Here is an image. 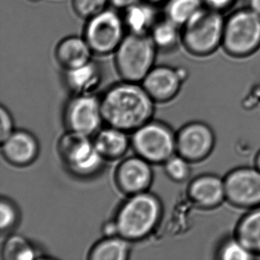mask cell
Here are the masks:
<instances>
[{
    "label": "cell",
    "instance_id": "cell-1",
    "mask_svg": "<svg viewBox=\"0 0 260 260\" xmlns=\"http://www.w3.org/2000/svg\"><path fill=\"white\" fill-rule=\"evenodd\" d=\"M100 100L104 122L126 133L150 121L154 112L155 102L141 83L122 80L108 89Z\"/></svg>",
    "mask_w": 260,
    "mask_h": 260
},
{
    "label": "cell",
    "instance_id": "cell-2",
    "mask_svg": "<svg viewBox=\"0 0 260 260\" xmlns=\"http://www.w3.org/2000/svg\"><path fill=\"white\" fill-rule=\"evenodd\" d=\"M162 206L150 193L131 196L120 207L115 222L118 236L128 241H138L149 235L160 220Z\"/></svg>",
    "mask_w": 260,
    "mask_h": 260
},
{
    "label": "cell",
    "instance_id": "cell-3",
    "mask_svg": "<svg viewBox=\"0 0 260 260\" xmlns=\"http://www.w3.org/2000/svg\"><path fill=\"white\" fill-rule=\"evenodd\" d=\"M223 13L204 7L181 27L182 44L189 54L206 57L222 47Z\"/></svg>",
    "mask_w": 260,
    "mask_h": 260
},
{
    "label": "cell",
    "instance_id": "cell-4",
    "mask_svg": "<svg viewBox=\"0 0 260 260\" xmlns=\"http://www.w3.org/2000/svg\"><path fill=\"white\" fill-rule=\"evenodd\" d=\"M157 52L150 35L127 33L115 52L117 73L124 81L141 83L154 68Z\"/></svg>",
    "mask_w": 260,
    "mask_h": 260
},
{
    "label": "cell",
    "instance_id": "cell-5",
    "mask_svg": "<svg viewBox=\"0 0 260 260\" xmlns=\"http://www.w3.org/2000/svg\"><path fill=\"white\" fill-rule=\"evenodd\" d=\"M231 57L243 58L260 48V16L249 7L239 9L225 19L222 47Z\"/></svg>",
    "mask_w": 260,
    "mask_h": 260
},
{
    "label": "cell",
    "instance_id": "cell-6",
    "mask_svg": "<svg viewBox=\"0 0 260 260\" xmlns=\"http://www.w3.org/2000/svg\"><path fill=\"white\" fill-rule=\"evenodd\" d=\"M127 34L123 16L107 8L86 20L83 36L93 54L107 56L115 54Z\"/></svg>",
    "mask_w": 260,
    "mask_h": 260
},
{
    "label": "cell",
    "instance_id": "cell-7",
    "mask_svg": "<svg viewBox=\"0 0 260 260\" xmlns=\"http://www.w3.org/2000/svg\"><path fill=\"white\" fill-rule=\"evenodd\" d=\"M60 158L74 176L89 178L103 168L105 159L95 148L90 137L68 132L58 144Z\"/></svg>",
    "mask_w": 260,
    "mask_h": 260
},
{
    "label": "cell",
    "instance_id": "cell-8",
    "mask_svg": "<svg viewBox=\"0 0 260 260\" xmlns=\"http://www.w3.org/2000/svg\"><path fill=\"white\" fill-rule=\"evenodd\" d=\"M133 133L134 150L150 164H164L175 154L176 137L165 124L149 121Z\"/></svg>",
    "mask_w": 260,
    "mask_h": 260
},
{
    "label": "cell",
    "instance_id": "cell-9",
    "mask_svg": "<svg viewBox=\"0 0 260 260\" xmlns=\"http://www.w3.org/2000/svg\"><path fill=\"white\" fill-rule=\"evenodd\" d=\"M64 121L68 132L91 137L101 129V100L93 94L75 95L67 105Z\"/></svg>",
    "mask_w": 260,
    "mask_h": 260
},
{
    "label": "cell",
    "instance_id": "cell-10",
    "mask_svg": "<svg viewBox=\"0 0 260 260\" xmlns=\"http://www.w3.org/2000/svg\"><path fill=\"white\" fill-rule=\"evenodd\" d=\"M224 182L226 199L241 208H256L260 205V171L243 167L226 175Z\"/></svg>",
    "mask_w": 260,
    "mask_h": 260
},
{
    "label": "cell",
    "instance_id": "cell-11",
    "mask_svg": "<svg viewBox=\"0 0 260 260\" xmlns=\"http://www.w3.org/2000/svg\"><path fill=\"white\" fill-rule=\"evenodd\" d=\"M176 144L178 154L189 162H197L206 158L214 148V133L203 123H190L178 132Z\"/></svg>",
    "mask_w": 260,
    "mask_h": 260
},
{
    "label": "cell",
    "instance_id": "cell-12",
    "mask_svg": "<svg viewBox=\"0 0 260 260\" xmlns=\"http://www.w3.org/2000/svg\"><path fill=\"white\" fill-rule=\"evenodd\" d=\"M185 73L173 67L155 65L141 85L155 103H167L179 93L186 77Z\"/></svg>",
    "mask_w": 260,
    "mask_h": 260
},
{
    "label": "cell",
    "instance_id": "cell-13",
    "mask_svg": "<svg viewBox=\"0 0 260 260\" xmlns=\"http://www.w3.org/2000/svg\"><path fill=\"white\" fill-rule=\"evenodd\" d=\"M115 177L120 191L131 196L147 191L153 181V171L150 162L137 155L119 164Z\"/></svg>",
    "mask_w": 260,
    "mask_h": 260
},
{
    "label": "cell",
    "instance_id": "cell-14",
    "mask_svg": "<svg viewBox=\"0 0 260 260\" xmlns=\"http://www.w3.org/2000/svg\"><path fill=\"white\" fill-rule=\"evenodd\" d=\"M1 144L3 156L9 164L16 167H27L39 156L37 139L25 131H14Z\"/></svg>",
    "mask_w": 260,
    "mask_h": 260
},
{
    "label": "cell",
    "instance_id": "cell-15",
    "mask_svg": "<svg viewBox=\"0 0 260 260\" xmlns=\"http://www.w3.org/2000/svg\"><path fill=\"white\" fill-rule=\"evenodd\" d=\"M188 196L198 206L211 208L225 199L224 182L214 175H203L194 179L188 186Z\"/></svg>",
    "mask_w": 260,
    "mask_h": 260
},
{
    "label": "cell",
    "instance_id": "cell-16",
    "mask_svg": "<svg viewBox=\"0 0 260 260\" xmlns=\"http://www.w3.org/2000/svg\"><path fill=\"white\" fill-rule=\"evenodd\" d=\"M103 79V69L93 60L78 68L63 71V82L74 95L93 93L100 87Z\"/></svg>",
    "mask_w": 260,
    "mask_h": 260
},
{
    "label": "cell",
    "instance_id": "cell-17",
    "mask_svg": "<svg viewBox=\"0 0 260 260\" xmlns=\"http://www.w3.org/2000/svg\"><path fill=\"white\" fill-rule=\"evenodd\" d=\"M92 53L83 36H71L60 41L54 51L58 64L64 70L74 69L92 60Z\"/></svg>",
    "mask_w": 260,
    "mask_h": 260
},
{
    "label": "cell",
    "instance_id": "cell-18",
    "mask_svg": "<svg viewBox=\"0 0 260 260\" xmlns=\"http://www.w3.org/2000/svg\"><path fill=\"white\" fill-rule=\"evenodd\" d=\"M122 16L127 33L140 36L150 35L161 19L158 7L144 0L124 10Z\"/></svg>",
    "mask_w": 260,
    "mask_h": 260
},
{
    "label": "cell",
    "instance_id": "cell-19",
    "mask_svg": "<svg viewBox=\"0 0 260 260\" xmlns=\"http://www.w3.org/2000/svg\"><path fill=\"white\" fill-rule=\"evenodd\" d=\"M93 142L105 160H116L127 153L131 141L126 132L109 126L95 134Z\"/></svg>",
    "mask_w": 260,
    "mask_h": 260
},
{
    "label": "cell",
    "instance_id": "cell-20",
    "mask_svg": "<svg viewBox=\"0 0 260 260\" xmlns=\"http://www.w3.org/2000/svg\"><path fill=\"white\" fill-rule=\"evenodd\" d=\"M150 36L156 49L160 52H171L182 43L181 27L165 17L156 22Z\"/></svg>",
    "mask_w": 260,
    "mask_h": 260
},
{
    "label": "cell",
    "instance_id": "cell-21",
    "mask_svg": "<svg viewBox=\"0 0 260 260\" xmlns=\"http://www.w3.org/2000/svg\"><path fill=\"white\" fill-rule=\"evenodd\" d=\"M236 238L254 255L260 254V208H255L237 225Z\"/></svg>",
    "mask_w": 260,
    "mask_h": 260
},
{
    "label": "cell",
    "instance_id": "cell-22",
    "mask_svg": "<svg viewBox=\"0 0 260 260\" xmlns=\"http://www.w3.org/2000/svg\"><path fill=\"white\" fill-rule=\"evenodd\" d=\"M129 242L118 235L106 237L92 248L89 258L92 260L127 259L131 251Z\"/></svg>",
    "mask_w": 260,
    "mask_h": 260
},
{
    "label": "cell",
    "instance_id": "cell-23",
    "mask_svg": "<svg viewBox=\"0 0 260 260\" xmlns=\"http://www.w3.org/2000/svg\"><path fill=\"white\" fill-rule=\"evenodd\" d=\"M204 7L202 0H167L164 5V17L182 27Z\"/></svg>",
    "mask_w": 260,
    "mask_h": 260
},
{
    "label": "cell",
    "instance_id": "cell-24",
    "mask_svg": "<svg viewBox=\"0 0 260 260\" xmlns=\"http://www.w3.org/2000/svg\"><path fill=\"white\" fill-rule=\"evenodd\" d=\"M2 254L3 258L7 260H31L36 257L34 247L20 235H13L7 238Z\"/></svg>",
    "mask_w": 260,
    "mask_h": 260
},
{
    "label": "cell",
    "instance_id": "cell-25",
    "mask_svg": "<svg viewBox=\"0 0 260 260\" xmlns=\"http://www.w3.org/2000/svg\"><path fill=\"white\" fill-rule=\"evenodd\" d=\"M108 4L109 0H72L74 13L86 20L104 11L108 8Z\"/></svg>",
    "mask_w": 260,
    "mask_h": 260
},
{
    "label": "cell",
    "instance_id": "cell-26",
    "mask_svg": "<svg viewBox=\"0 0 260 260\" xmlns=\"http://www.w3.org/2000/svg\"><path fill=\"white\" fill-rule=\"evenodd\" d=\"M189 162L180 155L174 154L164 162L166 173L172 180L185 181L190 174Z\"/></svg>",
    "mask_w": 260,
    "mask_h": 260
},
{
    "label": "cell",
    "instance_id": "cell-27",
    "mask_svg": "<svg viewBox=\"0 0 260 260\" xmlns=\"http://www.w3.org/2000/svg\"><path fill=\"white\" fill-rule=\"evenodd\" d=\"M219 257L224 260H247L252 259L255 255L235 237L223 243L219 251Z\"/></svg>",
    "mask_w": 260,
    "mask_h": 260
},
{
    "label": "cell",
    "instance_id": "cell-28",
    "mask_svg": "<svg viewBox=\"0 0 260 260\" xmlns=\"http://www.w3.org/2000/svg\"><path fill=\"white\" fill-rule=\"evenodd\" d=\"M19 214L16 205L7 199L2 198L0 203V228L2 233H7L16 226Z\"/></svg>",
    "mask_w": 260,
    "mask_h": 260
},
{
    "label": "cell",
    "instance_id": "cell-29",
    "mask_svg": "<svg viewBox=\"0 0 260 260\" xmlns=\"http://www.w3.org/2000/svg\"><path fill=\"white\" fill-rule=\"evenodd\" d=\"M0 118H1V126H0V141L1 142L5 141L8 137L13 133V120L10 112L4 106L0 108Z\"/></svg>",
    "mask_w": 260,
    "mask_h": 260
},
{
    "label": "cell",
    "instance_id": "cell-30",
    "mask_svg": "<svg viewBox=\"0 0 260 260\" xmlns=\"http://www.w3.org/2000/svg\"><path fill=\"white\" fill-rule=\"evenodd\" d=\"M204 6L214 11L224 14L225 12L231 10L237 0H202Z\"/></svg>",
    "mask_w": 260,
    "mask_h": 260
},
{
    "label": "cell",
    "instance_id": "cell-31",
    "mask_svg": "<svg viewBox=\"0 0 260 260\" xmlns=\"http://www.w3.org/2000/svg\"><path fill=\"white\" fill-rule=\"evenodd\" d=\"M141 1V0H109V4L115 10L124 12Z\"/></svg>",
    "mask_w": 260,
    "mask_h": 260
},
{
    "label": "cell",
    "instance_id": "cell-32",
    "mask_svg": "<svg viewBox=\"0 0 260 260\" xmlns=\"http://www.w3.org/2000/svg\"><path fill=\"white\" fill-rule=\"evenodd\" d=\"M103 232L106 237L118 236V229H117L116 223H115V220L105 223L103 228Z\"/></svg>",
    "mask_w": 260,
    "mask_h": 260
},
{
    "label": "cell",
    "instance_id": "cell-33",
    "mask_svg": "<svg viewBox=\"0 0 260 260\" xmlns=\"http://www.w3.org/2000/svg\"><path fill=\"white\" fill-rule=\"evenodd\" d=\"M247 7L260 16V0H248Z\"/></svg>",
    "mask_w": 260,
    "mask_h": 260
},
{
    "label": "cell",
    "instance_id": "cell-34",
    "mask_svg": "<svg viewBox=\"0 0 260 260\" xmlns=\"http://www.w3.org/2000/svg\"><path fill=\"white\" fill-rule=\"evenodd\" d=\"M144 1L148 3V4H152V5L159 7V6H164L167 0H144Z\"/></svg>",
    "mask_w": 260,
    "mask_h": 260
},
{
    "label": "cell",
    "instance_id": "cell-35",
    "mask_svg": "<svg viewBox=\"0 0 260 260\" xmlns=\"http://www.w3.org/2000/svg\"><path fill=\"white\" fill-rule=\"evenodd\" d=\"M255 168L260 171V151L255 157Z\"/></svg>",
    "mask_w": 260,
    "mask_h": 260
},
{
    "label": "cell",
    "instance_id": "cell-36",
    "mask_svg": "<svg viewBox=\"0 0 260 260\" xmlns=\"http://www.w3.org/2000/svg\"><path fill=\"white\" fill-rule=\"evenodd\" d=\"M28 1L31 3H39L42 1V0H28Z\"/></svg>",
    "mask_w": 260,
    "mask_h": 260
}]
</instances>
